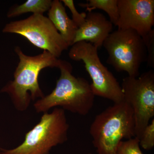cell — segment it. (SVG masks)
I'll list each match as a JSON object with an SVG mask.
<instances>
[{
    "label": "cell",
    "mask_w": 154,
    "mask_h": 154,
    "mask_svg": "<svg viewBox=\"0 0 154 154\" xmlns=\"http://www.w3.org/2000/svg\"><path fill=\"white\" fill-rule=\"evenodd\" d=\"M15 51L19 61L14 73V80L8 83L1 92L8 94L16 109L24 111L29 107L31 100L44 97L38 83L40 72L48 67L59 68L61 60L46 51L34 56L26 55L18 46Z\"/></svg>",
    "instance_id": "6da1fadb"
},
{
    "label": "cell",
    "mask_w": 154,
    "mask_h": 154,
    "mask_svg": "<svg viewBox=\"0 0 154 154\" xmlns=\"http://www.w3.org/2000/svg\"><path fill=\"white\" fill-rule=\"evenodd\" d=\"M59 69L60 75L55 88L34 103L36 112L46 113L53 107H60L72 113L88 115L94 106L95 97L91 84L84 78L73 75L72 67L68 62L61 60Z\"/></svg>",
    "instance_id": "7a4b0ae2"
},
{
    "label": "cell",
    "mask_w": 154,
    "mask_h": 154,
    "mask_svg": "<svg viewBox=\"0 0 154 154\" xmlns=\"http://www.w3.org/2000/svg\"><path fill=\"white\" fill-rule=\"evenodd\" d=\"M133 111L125 101L114 103L96 116L90 134L97 154H116L123 139L135 137Z\"/></svg>",
    "instance_id": "3957f363"
},
{
    "label": "cell",
    "mask_w": 154,
    "mask_h": 154,
    "mask_svg": "<svg viewBox=\"0 0 154 154\" xmlns=\"http://www.w3.org/2000/svg\"><path fill=\"white\" fill-rule=\"evenodd\" d=\"M69 127L65 110L54 108L51 113H43L20 145L12 149L1 148L0 154H49L53 147L68 140Z\"/></svg>",
    "instance_id": "277c9868"
},
{
    "label": "cell",
    "mask_w": 154,
    "mask_h": 154,
    "mask_svg": "<svg viewBox=\"0 0 154 154\" xmlns=\"http://www.w3.org/2000/svg\"><path fill=\"white\" fill-rule=\"evenodd\" d=\"M108 57L107 62L118 72L137 78L142 64L146 61L147 53L143 38L131 29L111 32L103 43Z\"/></svg>",
    "instance_id": "5b68a950"
},
{
    "label": "cell",
    "mask_w": 154,
    "mask_h": 154,
    "mask_svg": "<svg viewBox=\"0 0 154 154\" xmlns=\"http://www.w3.org/2000/svg\"><path fill=\"white\" fill-rule=\"evenodd\" d=\"M98 49L93 45L79 42L71 46L69 57L74 61H82L92 81V91L98 96L118 103L124 101L121 86L117 79L101 62Z\"/></svg>",
    "instance_id": "8992f818"
},
{
    "label": "cell",
    "mask_w": 154,
    "mask_h": 154,
    "mask_svg": "<svg viewBox=\"0 0 154 154\" xmlns=\"http://www.w3.org/2000/svg\"><path fill=\"white\" fill-rule=\"evenodd\" d=\"M124 101L133 111L135 137L140 138L154 116V72H145L137 78L128 76L121 86Z\"/></svg>",
    "instance_id": "52a82bcc"
},
{
    "label": "cell",
    "mask_w": 154,
    "mask_h": 154,
    "mask_svg": "<svg viewBox=\"0 0 154 154\" xmlns=\"http://www.w3.org/2000/svg\"><path fill=\"white\" fill-rule=\"evenodd\" d=\"M2 31L19 34L57 58L69 47L48 17L43 14H32L27 19L10 22Z\"/></svg>",
    "instance_id": "ba28073f"
},
{
    "label": "cell",
    "mask_w": 154,
    "mask_h": 154,
    "mask_svg": "<svg viewBox=\"0 0 154 154\" xmlns=\"http://www.w3.org/2000/svg\"><path fill=\"white\" fill-rule=\"evenodd\" d=\"M118 29H131L142 38L153 30L154 0H118Z\"/></svg>",
    "instance_id": "9c48e42d"
},
{
    "label": "cell",
    "mask_w": 154,
    "mask_h": 154,
    "mask_svg": "<svg viewBox=\"0 0 154 154\" xmlns=\"http://www.w3.org/2000/svg\"><path fill=\"white\" fill-rule=\"evenodd\" d=\"M113 28V24L104 14L93 11L88 12L84 24L77 30L73 44L84 41L99 48L103 46Z\"/></svg>",
    "instance_id": "30bf717a"
},
{
    "label": "cell",
    "mask_w": 154,
    "mask_h": 154,
    "mask_svg": "<svg viewBox=\"0 0 154 154\" xmlns=\"http://www.w3.org/2000/svg\"><path fill=\"white\" fill-rule=\"evenodd\" d=\"M48 18L69 47L73 45L78 26L68 16L65 8L59 0L52 1Z\"/></svg>",
    "instance_id": "8fae6325"
},
{
    "label": "cell",
    "mask_w": 154,
    "mask_h": 154,
    "mask_svg": "<svg viewBox=\"0 0 154 154\" xmlns=\"http://www.w3.org/2000/svg\"><path fill=\"white\" fill-rule=\"evenodd\" d=\"M52 2L51 0H28L22 5L12 6L7 16L8 18H14L28 13L43 14L49 11Z\"/></svg>",
    "instance_id": "7c38bea8"
},
{
    "label": "cell",
    "mask_w": 154,
    "mask_h": 154,
    "mask_svg": "<svg viewBox=\"0 0 154 154\" xmlns=\"http://www.w3.org/2000/svg\"><path fill=\"white\" fill-rule=\"evenodd\" d=\"M79 6L91 12L95 9L105 11L109 16L110 21L116 26L119 19L118 0H88L86 3H80Z\"/></svg>",
    "instance_id": "4fadbf2b"
},
{
    "label": "cell",
    "mask_w": 154,
    "mask_h": 154,
    "mask_svg": "<svg viewBox=\"0 0 154 154\" xmlns=\"http://www.w3.org/2000/svg\"><path fill=\"white\" fill-rule=\"evenodd\" d=\"M116 154H143L140 148V140L134 137L125 141H121L119 144Z\"/></svg>",
    "instance_id": "5bb4252c"
},
{
    "label": "cell",
    "mask_w": 154,
    "mask_h": 154,
    "mask_svg": "<svg viewBox=\"0 0 154 154\" xmlns=\"http://www.w3.org/2000/svg\"><path fill=\"white\" fill-rule=\"evenodd\" d=\"M140 140V145L146 150H150L154 147V119L149 123L142 134Z\"/></svg>",
    "instance_id": "9a60e30c"
},
{
    "label": "cell",
    "mask_w": 154,
    "mask_h": 154,
    "mask_svg": "<svg viewBox=\"0 0 154 154\" xmlns=\"http://www.w3.org/2000/svg\"><path fill=\"white\" fill-rule=\"evenodd\" d=\"M147 53V59L146 62L147 66L149 67H154V30H152L146 36L143 38Z\"/></svg>",
    "instance_id": "2e32d148"
},
{
    "label": "cell",
    "mask_w": 154,
    "mask_h": 154,
    "mask_svg": "<svg viewBox=\"0 0 154 154\" xmlns=\"http://www.w3.org/2000/svg\"><path fill=\"white\" fill-rule=\"evenodd\" d=\"M60 1L71 12L72 17V20L74 21L78 28L82 26L85 22L87 14L85 13L80 14L76 9L74 2L72 0H62Z\"/></svg>",
    "instance_id": "e0dca14e"
},
{
    "label": "cell",
    "mask_w": 154,
    "mask_h": 154,
    "mask_svg": "<svg viewBox=\"0 0 154 154\" xmlns=\"http://www.w3.org/2000/svg\"><path fill=\"white\" fill-rule=\"evenodd\" d=\"M88 154H92L91 153H88Z\"/></svg>",
    "instance_id": "ac0fdd59"
}]
</instances>
